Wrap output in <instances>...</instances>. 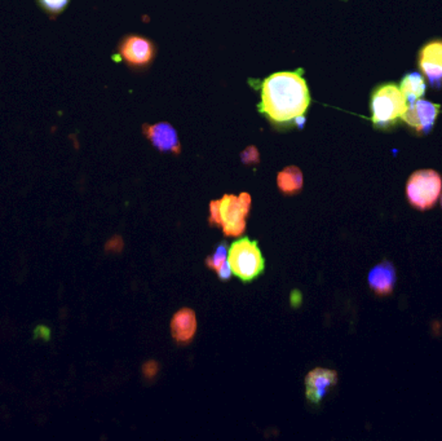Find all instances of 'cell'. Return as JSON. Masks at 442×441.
Segmentation results:
<instances>
[{"instance_id":"1","label":"cell","mask_w":442,"mask_h":441,"mask_svg":"<svg viewBox=\"0 0 442 441\" xmlns=\"http://www.w3.org/2000/svg\"><path fill=\"white\" fill-rule=\"evenodd\" d=\"M259 109L274 127L285 130L295 126L310 104L308 84L296 71H278L261 84Z\"/></svg>"},{"instance_id":"15","label":"cell","mask_w":442,"mask_h":441,"mask_svg":"<svg viewBox=\"0 0 442 441\" xmlns=\"http://www.w3.org/2000/svg\"><path fill=\"white\" fill-rule=\"evenodd\" d=\"M228 244H227V242H220V244L217 245V247H216L214 254L207 256V268L214 270H217L220 265H222L224 263L228 260Z\"/></svg>"},{"instance_id":"6","label":"cell","mask_w":442,"mask_h":441,"mask_svg":"<svg viewBox=\"0 0 442 441\" xmlns=\"http://www.w3.org/2000/svg\"><path fill=\"white\" fill-rule=\"evenodd\" d=\"M155 45L150 39L136 34L125 35L118 45L119 56L132 68H147L155 57Z\"/></svg>"},{"instance_id":"10","label":"cell","mask_w":442,"mask_h":441,"mask_svg":"<svg viewBox=\"0 0 442 441\" xmlns=\"http://www.w3.org/2000/svg\"><path fill=\"white\" fill-rule=\"evenodd\" d=\"M338 373L332 369L316 367L305 377V397L310 404H321L327 392L336 386Z\"/></svg>"},{"instance_id":"3","label":"cell","mask_w":442,"mask_h":441,"mask_svg":"<svg viewBox=\"0 0 442 441\" xmlns=\"http://www.w3.org/2000/svg\"><path fill=\"white\" fill-rule=\"evenodd\" d=\"M228 263L233 275L244 282L256 280L266 270V259L258 241L249 237L237 239L229 246Z\"/></svg>"},{"instance_id":"19","label":"cell","mask_w":442,"mask_h":441,"mask_svg":"<svg viewBox=\"0 0 442 441\" xmlns=\"http://www.w3.org/2000/svg\"><path fill=\"white\" fill-rule=\"evenodd\" d=\"M208 223L211 227H219L221 228L220 209H219V200L210 202V217Z\"/></svg>"},{"instance_id":"23","label":"cell","mask_w":442,"mask_h":441,"mask_svg":"<svg viewBox=\"0 0 442 441\" xmlns=\"http://www.w3.org/2000/svg\"><path fill=\"white\" fill-rule=\"evenodd\" d=\"M290 304L293 308H299L302 304V294L299 290H293L290 294Z\"/></svg>"},{"instance_id":"16","label":"cell","mask_w":442,"mask_h":441,"mask_svg":"<svg viewBox=\"0 0 442 441\" xmlns=\"http://www.w3.org/2000/svg\"><path fill=\"white\" fill-rule=\"evenodd\" d=\"M70 0H38L39 7L42 8L48 15L55 17L64 12Z\"/></svg>"},{"instance_id":"13","label":"cell","mask_w":442,"mask_h":441,"mask_svg":"<svg viewBox=\"0 0 442 441\" xmlns=\"http://www.w3.org/2000/svg\"><path fill=\"white\" fill-rule=\"evenodd\" d=\"M400 90L405 98L407 106H412L426 95L427 84L424 81V75L418 71L406 73L400 82Z\"/></svg>"},{"instance_id":"5","label":"cell","mask_w":442,"mask_h":441,"mask_svg":"<svg viewBox=\"0 0 442 441\" xmlns=\"http://www.w3.org/2000/svg\"><path fill=\"white\" fill-rule=\"evenodd\" d=\"M252 198L249 193L239 195H225L219 200L221 229L227 237H238L246 231V217H249Z\"/></svg>"},{"instance_id":"2","label":"cell","mask_w":442,"mask_h":441,"mask_svg":"<svg viewBox=\"0 0 442 441\" xmlns=\"http://www.w3.org/2000/svg\"><path fill=\"white\" fill-rule=\"evenodd\" d=\"M406 109L407 104L405 98L396 83L379 84L371 92V122L378 130L396 127Z\"/></svg>"},{"instance_id":"20","label":"cell","mask_w":442,"mask_h":441,"mask_svg":"<svg viewBox=\"0 0 442 441\" xmlns=\"http://www.w3.org/2000/svg\"><path fill=\"white\" fill-rule=\"evenodd\" d=\"M123 247H125L123 239H122L120 236H114V237H111V239L106 242L105 251H106V253H111V254H119V253L123 250Z\"/></svg>"},{"instance_id":"4","label":"cell","mask_w":442,"mask_h":441,"mask_svg":"<svg viewBox=\"0 0 442 441\" xmlns=\"http://www.w3.org/2000/svg\"><path fill=\"white\" fill-rule=\"evenodd\" d=\"M441 192V175L435 170L413 172L406 184L407 201L418 210L432 209Z\"/></svg>"},{"instance_id":"8","label":"cell","mask_w":442,"mask_h":441,"mask_svg":"<svg viewBox=\"0 0 442 441\" xmlns=\"http://www.w3.org/2000/svg\"><path fill=\"white\" fill-rule=\"evenodd\" d=\"M420 71L432 88L442 87V39H435L423 45L418 57Z\"/></svg>"},{"instance_id":"14","label":"cell","mask_w":442,"mask_h":441,"mask_svg":"<svg viewBox=\"0 0 442 441\" xmlns=\"http://www.w3.org/2000/svg\"><path fill=\"white\" fill-rule=\"evenodd\" d=\"M277 185L283 195H293L299 193L304 185V176L299 167L288 166L278 172Z\"/></svg>"},{"instance_id":"12","label":"cell","mask_w":442,"mask_h":441,"mask_svg":"<svg viewBox=\"0 0 442 441\" xmlns=\"http://www.w3.org/2000/svg\"><path fill=\"white\" fill-rule=\"evenodd\" d=\"M197 316L191 308H181L171 320V334L177 344H189L197 333Z\"/></svg>"},{"instance_id":"22","label":"cell","mask_w":442,"mask_h":441,"mask_svg":"<svg viewBox=\"0 0 442 441\" xmlns=\"http://www.w3.org/2000/svg\"><path fill=\"white\" fill-rule=\"evenodd\" d=\"M216 273H217V277H219V280H221V281H228V280L232 278L233 272H232V268L229 265L228 260L216 270Z\"/></svg>"},{"instance_id":"9","label":"cell","mask_w":442,"mask_h":441,"mask_svg":"<svg viewBox=\"0 0 442 441\" xmlns=\"http://www.w3.org/2000/svg\"><path fill=\"white\" fill-rule=\"evenodd\" d=\"M142 134L155 149L162 153H172L176 156L181 153V144L177 131L171 123L159 122L155 125H144Z\"/></svg>"},{"instance_id":"17","label":"cell","mask_w":442,"mask_h":441,"mask_svg":"<svg viewBox=\"0 0 442 441\" xmlns=\"http://www.w3.org/2000/svg\"><path fill=\"white\" fill-rule=\"evenodd\" d=\"M241 161L246 166L258 165L259 162H260V153H259L258 148L254 147V145L247 147L241 153Z\"/></svg>"},{"instance_id":"21","label":"cell","mask_w":442,"mask_h":441,"mask_svg":"<svg viewBox=\"0 0 442 441\" xmlns=\"http://www.w3.org/2000/svg\"><path fill=\"white\" fill-rule=\"evenodd\" d=\"M158 372H159V365H158V362L154 361V360L147 361V362L142 365V374H144V377L147 378V379L154 378L155 375L158 374Z\"/></svg>"},{"instance_id":"11","label":"cell","mask_w":442,"mask_h":441,"mask_svg":"<svg viewBox=\"0 0 442 441\" xmlns=\"http://www.w3.org/2000/svg\"><path fill=\"white\" fill-rule=\"evenodd\" d=\"M396 281H397L396 268L388 260L376 264L375 267L368 272V286L379 297L391 295L395 290Z\"/></svg>"},{"instance_id":"24","label":"cell","mask_w":442,"mask_h":441,"mask_svg":"<svg viewBox=\"0 0 442 441\" xmlns=\"http://www.w3.org/2000/svg\"><path fill=\"white\" fill-rule=\"evenodd\" d=\"M441 206H442V197H441Z\"/></svg>"},{"instance_id":"18","label":"cell","mask_w":442,"mask_h":441,"mask_svg":"<svg viewBox=\"0 0 442 441\" xmlns=\"http://www.w3.org/2000/svg\"><path fill=\"white\" fill-rule=\"evenodd\" d=\"M51 338L52 330L48 325L40 323V325L35 326L34 333H33V339L34 340H40L43 343H48V342H51Z\"/></svg>"},{"instance_id":"7","label":"cell","mask_w":442,"mask_h":441,"mask_svg":"<svg viewBox=\"0 0 442 441\" xmlns=\"http://www.w3.org/2000/svg\"><path fill=\"white\" fill-rule=\"evenodd\" d=\"M440 104L431 103L427 100H418L412 106H407L401 120L414 130L418 135H428L435 127L436 120L440 114Z\"/></svg>"}]
</instances>
